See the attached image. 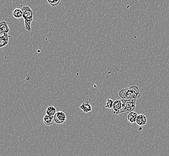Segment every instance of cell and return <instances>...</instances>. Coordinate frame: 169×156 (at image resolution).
<instances>
[{"label":"cell","mask_w":169,"mask_h":156,"mask_svg":"<svg viewBox=\"0 0 169 156\" xmlns=\"http://www.w3.org/2000/svg\"><path fill=\"white\" fill-rule=\"evenodd\" d=\"M121 109H122V99L115 100L113 101V112L116 115L120 114Z\"/></svg>","instance_id":"cell-5"},{"label":"cell","mask_w":169,"mask_h":156,"mask_svg":"<svg viewBox=\"0 0 169 156\" xmlns=\"http://www.w3.org/2000/svg\"><path fill=\"white\" fill-rule=\"evenodd\" d=\"M119 96L123 100L137 99L140 97L141 93L137 85H132L120 89L119 91Z\"/></svg>","instance_id":"cell-1"},{"label":"cell","mask_w":169,"mask_h":156,"mask_svg":"<svg viewBox=\"0 0 169 156\" xmlns=\"http://www.w3.org/2000/svg\"><path fill=\"white\" fill-rule=\"evenodd\" d=\"M43 123L44 124L47 126H51L54 124V123H55L54 121V117L52 116H49L47 114H46L43 119Z\"/></svg>","instance_id":"cell-8"},{"label":"cell","mask_w":169,"mask_h":156,"mask_svg":"<svg viewBox=\"0 0 169 156\" xmlns=\"http://www.w3.org/2000/svg\"><path fill=\"white\" fill-rule=\"evenodd\" d=\"M138 115L139 114L134 111H132V112H129L128 115H127L128 121L131 124H133V123H136Z\"/></svg>","instance_id":"cell-10"},{"label":"cell","mask_w":169,"mask_h":156,"mask_svg":"<svg viewBox=\"0 0 169 156\" xmlns=\"http://www.w3.org/2000/svg\"><path fill=\"white\" fill-rule=\"evenodd\" d=\"M54 119L55 123H56V124H62L65 122L67 120V116L64 112L58 111L56 112L55 115L54 116Z\"/></svg>","instance_id":"cell-3"},{"label":"cell","mask_w":169,"mask_h":156,"mask_svg":"<svg viewBox=\"0 0 169 156\" xmlns=\"http://www.w3.org/2000/svg\"><path fill=\"white\" fill-rule=\"evenodd\" d=\"M21 9L23 11L22 17L25 22V29L28 31H31V23L33 20L34 14L32 8L30 5H22Z\"/></svg>","instance_id":"cell-2"},{"label":"cell","mask_w":169,"mask_h":156,"mask_svg":"<svg viewBox=\"0 0 169 156\" xmlns=\"http://www.w3.org/2000/svg\"><path fill=\"white\" fill-rule=\"evenodd\" d=\"M113 100L111 98H108L106 100V103L105 105V107L108 109H112L113 104Z\"/></svg>","instance_id":"cell-13"},{"label":"cell","mask_w":169,"mask_h":156,"mask_svg":"<svg viewBox=\"0 0 169 156\" xmlns=\"http://www.w3.org/2000/svg\"><path fill=\"white\" fill-rule=\"evenodd\" d=\"M8 43V40H6L0 37V48H3L6 45H7Z\"/></svg>","instance_id":"cell-15"},{"label":"cell","mask_w":169,"mask_h":156,"mask_svg":"<svg viewBox=\"0 0 169 156\" xmlns=\"http://www.w3.org/2000/svg\"><path fill=\"white\" fill-rule=\"evenodd\" d=\"M48 3L52 7H56L61 2V0H47Z\"/></svg>","instance_id":"cell-14"},{"label":"cell","mask_w":169,"mask_h":156,"mask_svg":"<svg viewBox=\"0 0 169 156\" xmlns=\"http://www.w3.org/2000/svg\"><path fill=\"white\" fill-rule=\"evenodd\" d=\"M13 16H14V18L19 19L22 17L23 16V11L21 8H15L13 11Z\"/></svg>","instance_id":"cell-11"},{"label":"cell","mask_w":169,"mask_h":156,"mask_svg":"<svg viewBox=\"0 0 169 156\" xmlns=\"http://www.w3.org/2000/svg\"><path fill=\"white\" fill-rule=\"evenodd\" d=\"M0 37H1V38H3V39H6V40H8L10 36H8V34L7 33L0 31Z\"/></svg>","instance_id":"cell-16"},{"label":"cell","mask_w":169,"mask_h":156,"mask_svg":"<svg viewBox=\"0 0 169 156\" xmlns=\"http://www.w3.org/2000/svg\"><path fill=\"white\" fill-rule=\"evenodd\" d=\"M136 123L139 126H143L147 123V117L144 114H139Z\"/></svg>","instance_id":"cell-6"},{"label":"cell","mask_w":169,"mask_h":156,"mask_svg":"<svg viewBox=\"0 0 169 156\" xmlns=\"http://www.w3.org/2000/svg\"><path fill=\"white\" fill-rule=\"evenodd\" d=\"M80 109L85 113L90 112L92 111V108L89 101L84 102L80 105Z\"/></svg>","instance_id":"cell-7"},{"label":"cell","mask_w":169,"mask_h":156,"mask_svg":"<svg viewBox=\"0 0 169 156\" xmlns=\"http://www.w3.org/2000/svg\"><path fill=\"white\" fill-rule=\"evenodd\" d=\"M136 106V99H130L125 100V112H130L133 111Z\"/></svg>","instance_id":"cell-4"},{"label":"cell","mask_w":169,"mask_h":156,"mask_svg":"<svg viewBox=\"0 0 169 156\" xmlns=\"http://www.w3.org/2000/svg\"><path fill=\"white\" fill-rule=\"evenodd\" d=\"M10 30V23L6 21L0 22V31L8 33Z\"/></svg>","instance_id":"cell-9"},{"label":"cell","mask_w":169,"mask_h":156,"mask_svg":"<svg viewBox=\"0 0 169 156\" xmlns=\"http://www.w3.org/2000/svg\"><path fill=\"white\" fill-rule=\"evenodd\" d=\"M56 113V108L53 106H49L46 110V114L49 116L54 117Z\"/></svg>","instance_id":"cell-12"}]
</instances>
